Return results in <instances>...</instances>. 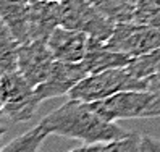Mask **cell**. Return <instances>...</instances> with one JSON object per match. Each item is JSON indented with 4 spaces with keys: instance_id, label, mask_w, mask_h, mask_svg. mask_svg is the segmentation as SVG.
<instances>
[{
    "instance_id": "obj_1",
    "label": "cell",
    "mask_w": 160,
    "mask_h": 152,
    "mask_svg": "<svg viewBox=\"0 0 160 152\" xmlns=\"http://www.w3.org/2000/svg\"><path fill=\"white\" fill-rule=\"evenodd\" d=\"M39 123L50 134L76 139L82 144L110 142L125 138L131 133L117 125V121L105 120L89 102L76 99L63 102Z\"/></svg>"
},
{
    "instance_id": "obj_2",
    "label": "cell",
    "mask_w": 160,
    "mask_h": 152,
    "mask_svg": "<svg viewBox=\"0 0 160 152\" xmlns=\"http://www.w3.org/2000/svg\"><path fill=\"white\" fill-rule=\"evenodd\" d=\"M131 89H147V83L146 79L134 76L128 66H121L88 74L71 89L68 97L91 104Z\"/></svg>"
},
{
    "instance_id": "obj_3",
    "label": "cell",
    "mask_w": 160,
    "mask_h": 152,
    "mask_svg": "<svg viewBox=\"0 0 160 152\" xmlns=\"http://www.w3.org/2000/svg\"><path fill=\"white\" fill-rule=\"evenodd\" d=\"M91 105L110 121L160 117V97L149 89L123 91L112 97L91 102Z\"/></svg>"
},
{
    "instance_id": "obj_4",
    "label": "cell",
    "mask_w": 160,
    "mask_h": 152,
    "mask_svg": "<svg viewBox=\"0 0 160 152\" xmlns=\"http://www.w3.org/2000/svg\"><path fill=\"white\" fill-rule=\"evenodd\" d=\"M36 88L28 83L20 71L2 73L0 81V112L3 121L21 123L34 117L39 107Z\"/></svg>"
},
{
    "instance_id": "obj_5",
    "label": "cell",
    "mask_w": 160,
    "mask_h": 152,
    "mask_svg": "<svg viewBox=\"0 0 160 152\" xmlns=\"http://www.w3.org/2000/svg\"><path fill=\"white\" fill-rule=\"evenodd\" d=\"M113 21L103 16L89 0H63L60 2V26L82 31L92 39L105 42L113 34Z\"/></svg>"
},
{
    "instance_id": "obj_6",
    "label": "cell",
    "mask_w": 160,
    "mask_h": 152,
    "mask_svg": "<svg viewBox=\"0 0 160 152\" xmlns=\"http://www.w3.org/2000/svg\"><path fill=\"white\" fill-rule=\"evenodd\" d=\"M105 45L112 50L123 52L136 58L160 47V28L134 21L117 23L113 34L105 41Z\"/></svg>"
},
{
    "instance_id": "obj_7",
    "label": "cell",
    "mask_w": 160,
    "mask_h": 152,
    "mask_svg": "<svg viewBox=\"0 0 160 152\" xmlns=\"http://www.w3.org/2000/svg\"><path fill=\"white\" fill-rule=\"evenodd\" d=\"M55 57L47 41H29L20 44L18 49V71L23 78L37 88L44 83L52 71Z\"/></svg>"
},
{
    "instance_id": "obj_8",
    "label": "cell",
    "mask_w": 160,
    "mask_h": 152,
    "mask_svg": "<svg viewBox=\"0 0 160 152\" xmlns=\"http://www.w3.org/2000/svg\"><path fill=\"white\" fill-rule=\"evenodd\" d=\"M88 74L89 73L86 71V68L82 66L81 62L70 63V62L55 60L49 78L36 88V94L41 102L68 96L71 89L79 81H82Z\"/></svg>"
},
{
    "instance_id": "obj_9",
    "label": "cell",
    "mask_w": 160,
    "mask_h": 152,
    "mask_svg": "<svg viewBox=\"0 0 160 152\" xmlns=\"http://www.w3.org/2000/svg\"><path fill=\"white\" fill-rule=\"evenodd\" d=\"M89 41L91 36H88L86 33L70 29L65 26H57L50 34L47 44H49L55 60L78 63L86 55Z\"/></svg>"
},
{
    "instance_id": "obj_10",
    "label": "cell",
    "mask_w": 160,
    "mask_h": 152,
    "mask_svg": "<svg viewBox=\"0 0 160 152\" xmlns=\"http://www.w3.org/2000/svg\"><path fill=\"white\" fill-rule=\"evenodd\" d=\"M57 26H60V2L53 0L31 2L29 41H49Z\"/></svg>"
},
{
    "instance_id": "obj_11",
    "label": "cell",
    "mask_w": 160,
    "mask_h": 152,
    "mask_svg": "<svg viewBox=\"0 0 160 152\" xmlns=\"http://www.w3.org/2000/svg\"><path fill=\"white\" fill-rule=\"evenodd\" d=\"M133 58L134 57L123 53V52L112 50L105 45V42L91 37L89 45H88V52L84 55V58L81 60V63L86 68V71L89 74H92V73H99V71L110 70V68L128 66L133 62Z\"/></svg>"
},
{
    "instance_id": "obj_12",
    "label": "cell",
    "mask_w": 160,
    "mask_h": 152,
    "mask_svg": "<svg viewBox=\"0 0 160 152\" xmlns=\"http://www.w3.org/2000/svg\"><path fill=\"white\" fill-rule=\"evenodd\" d=\"M29 0H2V23L8 26L20 44L29 42Z\"/></svg>"
},
{
    "instance_id": "obj_13",
    "label": "cell",
    "mask_w": 160,
    "mask_h": 152,
    "mask_svg": "<svg viewBox=\"0 0 160 152\" xmlns=\"http://www.w3.org/2000/svg\"><path fill=\"white\" fill-rule=\"evenodd\" d=\"M49 136H50V133L39 123V125L31 128L29 131H26L23 134L13 138L10 142H7L0 149V152H39L44 141Z\"/></svg>"
},
{
    "instance_id": "obj_14",
    "label": "cell",
    "mask_w": 160,
    "mask_h": 152,
    "mask_svg": "<svg viewBox=\"0 0 160 152\" xmlns=\"http://www.w3.org/2000/svg\"><path fill=\"white\" fill-rule=\"evenodd\" d=\"M18 49L20 42L8 29V26L2 23L0 31V71L12 73L18 71Z\"/></svg>"
},
{
    "instance_id": "obj_15",
    "label": "cell",
    "mask_w": 160,
    "mask_h": 152,
    "mask_svg": "<svg viewBox=\"0 0 160 152\" xmlns=\"http://www.w3.org/2000/svg\"><path fill=\"white\" fill-rule=\"evenodd\" d=\"M89 2L113 23L133 21L134 18V5L126 0H89Z\"/></svg>"
},
{
    "instance_id": "obj_16",
    "label": "cell",
    "mask_w": 160,
    "mask_h": 152,
    "mask_svg": "<svg viewBox=\"0 0 160 152\" xmlns=\"http://www.w3.org/2000/svg\"><path fill=\"white\" fill-rule=\"evenodd\" d=\"M128 70L138 78H149L152 74H160V47H157L155 50L149 52L146 55H141L133 58L128 65Z\"/></svg>"
},
{
    "instance_id": "obj_17",
    "label": "cell",
    "mask_w": 160,
    "mask_h": 152,
    "mask_svg": "<svg viewBox=\"0 0 160 152\" xmlns=\"http://www.w3.org/2000/svg\"><path fill=\"white\" fill-rule=\"evenodd\" d=\"M133 21L160 28V0H138Z\"/></svg>"
},
{
    "instance_id": "obj_18",
    "label": "cell",
    "mask_w": 160,
    "mask_h": 152,
    "mask_svg": "<svg viewBox=\"0 0 160 152\" xmlns=\"http://www.w3.org/2000/svg\"><path fill=\"white\" fill-rule=\"evenodd\" d=\"M102 152H147L144 136L139 133H129L128 136L110 142H102Z\"/></svg>"
},
{
    "instance_id": "obj_19",
    "label": "cell",
    "mask_w": 160,
    "mask_h": 152,
    "mask_svg": "<svg viewBox=\"0 0 160 152\" xmlns=\"http://www.w3.org/2000/svg\"><path fill=\"white\" fill-rule=\"evenodd\" d=\"M146 83H147V89L160 97V74L149 76V78H146Z\"/></svg>"
},
{
    "instance_id": "obj_20",
    "label": "cell",
    "mask_w": 160,
    "mask_h": 152,
    "mask_svg": "<svg viewBox=\"0 0 160 152\" xmlns=\"http://www.w3.org/2000/svg\"><path fill=\"white\" fill-rule=\"evenodd\" d=\"M144 144L147 152H160V139L154 136H144Z\"/></svg>"
},
{
    "instance_id": "obj_21",
    "label": "cell",
    "mask_w": 160,
    "mask_h": 152,
    "mask_svg": "<svg viewBox=\"0 0 160 152\" xmlns=\"http://www.w3.org/2000/svg\"><path fill=\"white\" fill-rule=\"evenodd\" d=\"M68 152H102V142L100 144H82L79 147H74Z\"/></svg>"
},
{
    "instance_id": "obj_22",
    "label": "cell",
    "mask_w": 160,
    "mask_h": 152,
    "mask_svg": "<svg viewBox=\"0 0 160 152\" xmlns=\"http://www.w3.org/2000/svg\"><path fill=\"white\" fill-rule=\"evenodd\" d=\"M126 2H129L131 5H136V3H138V0H126Z\"/></svg>"
},
{
    "instance_id": "obj_23",
    "label": "cell",
    "mask_w": 160,
    "mask_h": 152,
    "mask_svg": "<svg viewBox=\"0 0 160 152\" xmlns=\"http://www.w3.org/2000/svg\"><path fill=\"white\" fill-rule=\"evenodd\" d=\"M53 2H63V0H53Z\"/></svg>"
}]
</instances>
